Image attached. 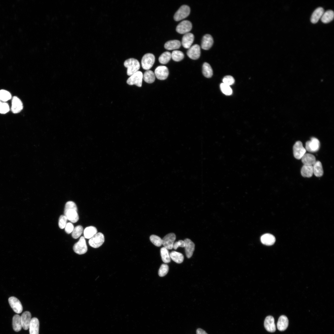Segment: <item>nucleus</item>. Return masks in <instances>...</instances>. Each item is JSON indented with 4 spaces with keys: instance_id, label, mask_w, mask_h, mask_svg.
Wrapping results in <instances>:
<instances>
[{
    "instance_id": "1",
    "label": "nucleus",
    "mask_w": 334,
    "mask_h": 334,
    "mask_svg": "<svg viewBox=\"0 0 334 334\" xmlns=\"http://www.w3.org/2000/svg\"><path fill=\"white\" fill-rule=\"evenodd\" d=\"M64 214L67 220L72 223H75L79 219L77 206L76 204L72 201H69L66 203Z\"/></svg>"
},
{
    "instance_id": "2",
    "label": "nucleus",
    "mask_w": 334,
    "mask_h": 334,
    "mask_svg": "<svg viewBox=\"0 0 334 334\" xmlns=\"http://www.w3.org/2000/svg\"><path fill=\"white\" fill-rule=\"evenodd\" d=\"M124 65L127 68V74L129 76H131L139 71L140 67L139 61L133 58L126 60L124 62Z\"/></svg>"
},
{
    "instance_id": "3",
    "label": "nucleus",
    "mask_w": 334,
    "mask_h": 334,
    "mask_svg": "<svg viewBox=\"0 0 334 334\" xmlns=\"http://www.w3.org/2000/svg\"><path fill=\"white\" fill-rule=\"evenodd\" d=\"M155 61L154 55L151 53H147L143 57L141 64L143 68L145 70H149L153 66Z\"/></svg>"
},
{
    "instance_id": "4",
    "label": "nucleus",
    "mask_w": 334,
    "mask_h": 334,
    "mask_svg": "<svg viewBox=\"0 0 334 334\" xmlns=\"http://www.w3.org/2000/svg\"><path fill=\"white\" fill-rule=\"evenodd\" d=\"M143 79V73L141 71H138L130 76L127 79L126 83L129 85H135L138 87H141Z\"/></svg>"
},
{
    "instance_id": "5",
    "label": "nucleus",
    "mask_w": 334,
    "mask_h": 334,
    "mask_svg": "<svg viewBox=\"0 0 334 334\" xmlns=\"http://www.w3.org/2000/svg\"><path fill=\"white\" fill-rule=\"evenodd\" d=\"M73 249L75 253L79 255L84 254L87 252V246L84 237H81L79 241L74 245Z\"/></svg>"
},
{
    "instance_id": "6",
    "label": "nucleus",
    "mask_w": 334,
    "mask_h": 334,
    "mask_svg": "<svg viewBox=\"0 0 334 334\" xmlns=\"http://www.w3.org/2000/svg\"><path fill=\"white\" fill-rule=\"evenodd\" d=\"M190 12V9L188 6L186 5H182L174 14V19L177 21H180L187 17Z\"/></svg>"
},
{
    "instance_id": "7",
    "label": "nucleus",
    "mask_w": 334,
    "mask_h": 334,
    "mask_svg": "<svg viewBox=\"0 0 334 334\" xmlns=\"http://www.w3.org/2000/svg\"><path fill=\"white\" fill-rule=\"evenodd\" d=\"M105 241L104 235L101 233H97L88 241L89 245L94 248H97L101 246Z\"/></svg>"
},
{
    "instance_id": "8",
    "label": "nucleus",
    "mask_w": 334,
    "mask_h": 334,
    "mask_svg": "<svg viewBox=\"0 0 334 334\" xmlns=\"http://www.w3.org/2000/svg\"><path fill=\"white\" fill-rule=\"evenodd\" d=\"M293 152L294 157L299 160L301 159L306 153V150L303 147L302 142L298 141L296 142L293 146Z\"/></svg>"
},
{
    "instance_id": "9",
    "label": "nucleus",
    "mask_w": 334,
    "mask_h": 334,
    "mask_svg": "<svg viewBox=\"0 0 334 334\" xmlns=\"http://www.w3.org/2000/svg\"><path fill=\"white\" fill-rule=\"evenodd\" d=\"M320 143L319 140L315 137H312L310 140L306 143L305 149L306 151L314 152L318 151L319 148Z\"/></svg>"
},
{
    "instance_id": "10",
    "label": "nucleus",
    "mask_w": 334,
    "mask_h": 334,
    "mask_svg": "<svg viewBox=\"0 0 334 334\" xmlns=\"http://www.w3.org/2000/svg\"><path fill=\"white\" fill-rule=\"evenodd\" d=\"M192 24L189 20H184L179 23L176 28V31L180 34H186L188 33L191 29Z\"/></svg>"
},
{
    "instance_id": "11",
    "label": "nucleus",
    "mask_w": 334,
    "mask_h": 334,
    "mask_svg": "<svg viewBox=\"0 0 334 334\" xmlns=\"http://www.w3.org/2000/svg\"><path fill=\"white\" fill-rule=\"evenodd\" d=\"M176 238L175 234L170 233L166 235L162 239V245L168 250L172 249Z\"/></svg>"
},
{
    "instance_id": "12",
    "label": "nucleus",
    "mask_w": 334,
    "mask_h": 334,
    "mask_svg": "<svg viewBox=\"0 0 334 334\" xmlns=\"http://www.w3.org/2000/svg\"><path fill=\"white\" fill-rule=\"evenodd\" d=\"M154 74L157 79L164 80L166 79L168 77L169 74V70L166 66H160L156 68Z\"/></svg>"
},
{
    "instance_id": "13",
    "label": "nucleus",
    "mask_w": 334,
    "mask_h": 334,
    "mask_svg": "<svg viewBox=\"0 0 334 334\" xmlns=\"http://www.w3.org/2000/svg\"><path fill=\"white\" fill-rule=\"evenodd\" d=\"M200 48L199 45L195 44L191 46L187 51V54L190 58L193 60L198 59L200 55Z\"/></svg>"
},
{
    "instance_id": "14",
    "label": "nucleus",
    "mask_w": 334,
    "mask_h": 334,
    "mask_svg": "<svg viewBox=\"0 0 334 334\" xmlns=\"http://www.w3.org/2000/svg\"><path fill=\"white\" fill-rule=\"evenodd\" d=\"M8 302L10 306L15 312L19 314L22 312V306L18 299L14 297H11L9 298Z\"/></svg>"
},
{
    "instance_id": "15",
    "label": "nucleus",
    "mask_w": 334,
    "mask_h": 334,
    "mask_svg": "<svg viewBox=\"0 0 334 334\" xmlns=\"http://www.w3.org/2000/svg\"><path fill=\"white\" fill-rule=\"evenodd\" d=\"M11 110L14 113L20 112L23 109V104L20 100L18 97L14 96L12 100Z\"/></svg>"
},
{
    "instance_id": "16",
    "label": "nucleus",
    "mask_w": 334,
    "mask_h": 334,
    "mask_svg": "<svg viewBox=\"0 0 334 334\" xmlns=\"http://www.w3.org/2000/svg\"><path fill=\"white\" fill-rule=\"evenodd\" d=\"M22 327L25 330H28L29 328L31 320V315L28 311L23 313L20 316Z\"/></svg>"
},
{
    "instance_id": "17",
    "label": "nucleus",
    "mask_w": 334,
    "mask_h": 334,
    "mask_svg": "<svg viewBox=\"0 0 334 334\" xmlns=\"http://www.w3.org/2000/svg\"><path fill=\"white\" fill-rule=\"evenodd\" d=\"M264 326L268 332H273L275 331L276 328L274 323V319L272 316H268L265 318L264 321Z\"/></svg>"
},
{
    "instance_id": "18",
    "label": "nucleus",
    "mask_w": 334,
    "mask_h": 334,
    "mask_svg": "<svg viewBox=\"0 0 334 334\" xmlns=\"http://www.w3.org/2000/svg\"><path fill=\"white\" fill-rule=\"evenodd\" d=\"M194 39V35L192 33L188 32L185 34L182 39V44L185 48L189 49L193 43Z\"/></svg>"
},
{
    "instance_id": "19",
    "label": "nucleus",
    "mask_w": 334,
    "mask_h": 334,
    "mask_svg": "<svg viewBox=\"0 0 334 334\" xmlns=\"http://www.w3.org/2000/svg\"><path fill=\"white\" fill-rule=\"evenodd\" d=\"M213 43V40L212 36L210 34L204 35L202 39L201 46L202 49L207 50L210 49Z\"/></svg>"
},
{
    "instance_id": "20",
    "label": "nucleus",
    "mask_w": 334,
    "mask_h": 334,
    "mask_svg": "<svg viewBox=\"0 0 334 334\" xmlns=\"http://www.w3.org/2000/svg\"><path fill=\"white\" fill-rule=\"evenodd\" d=\"M184 241L185 244L184 247L186 255L187 258H190L192 256L195 250V244L189 238H186Z\"/></svg>"
},
{
    "instance_id": "21",
    "label": "nucleus",
    "mask_w": 334,
    "mask_h": 334,
    "mask_svg": "<svg viewBox=\"0 0 334 334\" xmlns=\"http://www.w3.org/2000/svg\"><path fill=\"white\" fill-rule=\"evenodd\" d=\"M39 323L37 318L34 317L31 319L29 326L30 334H39Z\"/></svg>"
},
{
    "instance_id": "22",
    "label": "nucleus",
    "mask_w": 334,
    "mask_h": 334,
    "mask_svg": "<svg viewBox=\"0 0 334 334\" xmlns=\"http://www.w3.org/2000/svg\"><path fill=\"white\" fill-rule=\"evenodd\" d=\"M289 321L287 317L284 315L280 316L279 318L277 323V328L278 330L283 331L288 327Z\"/></svg>"
},
{
    "instance_id": "23",
    "label": "nucleus",
    "mask_w": 334,
    "mask_h": 334,
    "mask_svg": "<svg viewBox=\"0 0 334 334\" xmlns=\"http://www.w3.org/2000/svg\"><path fill=\"white\" fill-rule=\"evenodd\" d=\"M260 240L263 244L267 246L273 245L276 241L275 237L270 233H266L262 235Z\"/></svg>"
},
{
    "instance_id": "24",
    "label": "nucleus",
    "mask_w": 334,
    "mask_h": 334,
    "mask_svg": "<svg viewBox=\"0 0 334 334\" xmlns=\"http://www.w3.org/2000/svg\"><path fill=\"white\" fill-rule=\"evenodd\" d=\"M324 12L323 9L322 7L316 8L313 12L310 18L311 22L313 24L317 23L321 19Z\"/></svg>"
},
{
    "instance_id": "25",
    "label": "nucleus",
    "mask_w": 334,
    "mask_h": 334,
    "mask_svg": "<svg viewBox=\"0 0 334 334\" xmlns=\"http://www.w3.org/2000/svg\"><path fill=\"white\" fill-rule=\"evenodd\" d=\"M301 159L304 165H313L316 161L315 156L309 153H306Z\"/></svg>"
},
{
    "instance_id": "26",
    "label": "nucleus",
    "mask_w": 334,
    "mask_h": 334,
    "mask_svg": "<svg viewBox=\"0 0 334 334\" xmlns=\"http://www.w3.org/2000/svg\"><path fill=\"white\" fill-rule=\"evenodd\" d=\"M181 45L180 41L175 40H170L166 42L164 45V47L166 49L172 50L179 49Z\"/></svg>"
},
{
    "instance_id": "27",
    "label": "nucleus",
    "mask_w": 334,
    "mask_h": 334,
    "mask_svg": "<svg viewBox=\"0 0 334 334\" xmlns=\"http://www.w3.org/2000/svg\"><path fill=\"white\" fill-rule=\"evenodd\" d=\"M312 166L314 175L317 177H321L323 174V171L321 162L319 161H316Z\"/></svg>"
},
{
    "instance_id": "28",
    "label": "nucleus",
    "mask_w": 334,
    "mask_h": 334,
    "mask_svg": "<svg viewBox=\"0 0 334 334\" xmlns=\"http://www.w3.org/2000/svg\"><path fill=\"white\" fill-rule=\"evenodd\" d=\"M301 173L304 177H311L313 174L312 165H304L301 168Z\"/></svg>"
},
{
    "instance_id": "29",
    "label": "nucleus",
    "mask_w": 334,
    "mask_h": 334,
    "mask_svg": "<svg viewBox=\"0 0 334 334\" xmlns=\"http://www.w3.org/2000/svg\"><path fill=\"white\" fill-rule=\"evenodd\" d=\"M334 17L333 11L331 10H328L324 12L320 19L323 23L327 24L332 21Z\"/></svg>"
},
{
    "instance_id": "30",
    "label": "nucleus",
    "mask_w": 334,
    "mask_h": 334,
    "mask_svg": "<svg viewBox=\"0 0 334 334\" xmlns=\"http://www.w3.org/2000/svg\"><path fill=\"white\" fill-rule=\"evenodd\" d=\"M12 326L13 330L16 332H18L21 330L22 326L20 316L19 315L16 314L13 316L12 318Z\"/></svg>"
},
{
    "instance_id": "31",
    "label": "nucleus",
    "mask_w": 334,
    "mask_h": 334,
    "mask_svg": "<svg viewBox=\"0 0 334 334\" xmlns=\"http://www.w3.org/2000/svg\"><path fill=\"white\" fill-rule=\"evenodd\" d=\"M96 228L93 226H89L86 227L84 231V238L90 239L97 233Z\"/></svg>"
},
{
    "instance_id": "32",
    "label": "nucleus",
    "mask_w": 334,
    "mask_h": 334,
    "mask_svg": "<svg viewBox=\"0 0 334 334\" xmlns=\"http://www.w3.org/2000/svg\"><path fill=\"white\" fill-rule=\"evenodd\" d=\"M143 79L147 83L151 84L153 83L155 79L154 73L152 71L148 70L143 75Z\"/></svg>"
},
{
    "instance_id": "33",
    "label": "nucleus",
    "mask_w": 334,
    "mask_h": 334,
    "mask_svg": "<svg viewBox=\"0 0 334 334\" xmlns=\"http://www.w3.org/2000/svg\"><path fill=\"white\" fill-rule=\"evenodd\" d=\"M170 258L176 263H180L184 260V256L182 253L176 251H172L170 254Z\"/></svg>"
},
{
    "instance_id": "34",
    "label": "nucleus",
    "mask_w": 334,
    "mask_h": 334,
    "mask_svg": "<svg viewBox=\"0 0 334 334\" xmlns=\"http://www.w3.org/2000/svg\"><path fill=\"white\" fill-rule=\"evenodd\" d=\"M202 73L204 76L206 78H210L213 75L212 69L209 63L204 62L203 65Z\"/></svg>"
},
{
    "instance_id": "35",
    "label": "nucleus",
    "mask_w": 334,
    "mask_h": 334,
    "mask_svg": "<svg viewBox=\"0 0 334 334\" xmlns=\"http://www.w3.org/2000/svg\"><path fill=\"white\" fill-rule=\"evenodd\" d=\"M160 253L162 260L164 263H168L170 262L171 258L168 249L163 247L161 248Z\"/></svg>"
},
{
    "instance_id": "36",
    "label": "nucleus",
    "mask_w": 334,
    "mask_h": 334,
    "mask_svg": "<svg viewBox=\"0 0 334 334\" xmlns=\"http://www.w3.org/2000/svg\"><path fill=\"white\" fill-rule=\"evenodd\" d=\"M171 58V54L169 52L166 51L163 53L159 58V62L162 64L167 63Z\"/></svg>"
},
{
    "instance_id": "37",
    "label": "nucleus",
    "mask_w": 334,
    "mask_h": 334,
    "mask_svg": "<svg viewBox=\"0 0 334 334\" xmlns=\"http://www.w3.org/2000/svg\"><path fill=\"white\" fill-rule=\"evenodd\" d=\"M171 55L172 59L176 62H179L182 60L184 56V54L182 52L177 50L173 51L171 54Z\"/></svg>"
},
{
    "instance_id": "38",
    "label": "nucleus",
    "mask_w": 334,
    "mask_h": 334,
    "mask_svg": "<svg viewBox=\"0 0 334 334\" xmlns=\"http://www.w3.org/2000/svg\"><path fill=\"white\" fill-rule=\"evenodd\" d=\"M83 230V227L80 225H78L74 228L72 231L71 235L72 237L75 239L79 238L82 234Z\"/></svg>"
},
{
    "instance_id": "39",
    "label": "nucleus",
    "mask_w": 334,
    "mask_h": 334,
    "mask_svg": "<svg viewBox=\"0 0 334 334\" xmlns=\"http://www.w3.org/2000/svg\"><path fill=\"white\" fill-rule=\"evenodd\" d=\"M11 97V93L8 91L4 90H0V100L1 101H6L10 99Z\"/></svg>"
},
{
    "instance_id": "40",
    "label": "nucleus",
    "mask_w": 334,
    "mask_h": 334,
    "mask_svg": "<svg viewBox=\"0 0 334 334\" xmlns=\"http://www.w3.org/2000/svg\"><path fill=\"white\" fill-rule=\"evenodd\" d=\"M220 87L221 92L226 95L229 96L232 94V90L229 86L222 83L221 84Z\"/></svg>"
},
{
    "instance_id": "41",
    "label": "nucleus",
    "mask_w": 334,
    "mask_h": 334,
    "mask_svg": "<svg viewBox=\"0 0 334 334\" xmlns=\"http://www.w3.org/2000/svg\"><path fill=\"white\" fill-rule=\"evenodd\" d=\"M151 242L155 246H160L162 245V239L159 237L155 235H152L150 237Z\"/></svg>"
},
{
    "instance_id": "42",
    "label": "nucleus",
    "mask_w": 334,
    "mask_h": 334,
    "mask_svg": "<svg viewBox=\"0 0 334 334\" xmlns=\"http://www.w3.org/2000/svg\"><path fill=\"white\" fill-rule=\"evenodd\" d=\"M168 266L166 264H162L161 266L158 271V275L161 277L165 276L169 271Z\"/></svg>"
},
{
    "instance_id": "43",
    "label": "nucleus",
    "mask_w": 334,
    "mask_h": 334,
    "mask_svg": "<svg viewBox=\"0 0 334 334\" xmlns=\"http://www.w3.org/2000/svg\"><path fill=\"white\" fill-rule=\"evenodd\" d=\"M67 219L64 215H61L59 217L58 220V226L61 229L65 228L67 224Z\"/></svg>"
},
{
    "instance_id": "44",
    "label": "nucleus",
    "mask_w": 334,
    "mask_h": 334,
    "mask_svg": "<svg viewBox=\"0 0 334 334\" xmlns=\"http://www.w3.org/2000/svg\"><path fill=\"white\" fill-rule=\"evenodd\" d=\"M222 81L223 83L230 86L234 83L235 80L232 76L227 75L223 78Z\"/></svg>"
},
{
    "instance_id": "45",
    "label": "nucleus",
    "mask_w": 334,
    "mask_h": 334,
    "mask_svg": "<svg viewBox=\"0 0 334 334\" xmlns=\"http://www.w3.org/2000/svg\"><path fill=\"white\" fill-rule=\"evenodd\" d=\"M9 110L10 108L8 104L2 102L0 103V113L5 114L9 112Z\"/></svg>"
},
{
    "instance_id": "46",
    "label": "nucleus",
    "mask_w": 334,
    "mask_h": 334,
    "mask_svg": "<svg viewBox=\"0 0 334 334\" xmlns=\"http://www.w3.org/2000/svg\"><path fill=\"white\" fill-rule=\"evenodd\" d=\"M185 245V242L184 241L179 240L174 243L173 247L174 249L176 250L179 247H184Z\"/></svg>"
},
{
    "instance_id": "47",
    "label": "nucleus",
    "mask_w": 334,
    "mask_h": 334,
    "mask_svg": "<svg viewBox=\"0 0 334 334\" xmlns=\"http://www.w3.org/2000/svg\"><path fill=\"white\" fill-rule=\"evenodd\" d=\"M65 228V231L66 233L68 234H69L73 231L74 227L72 223L71 222H68L66 224Z\"/></svg>"
},
{
    "instance_id": "48",
    "label": "nucleus",
    "mask_w": 334,
    "mask_h": 334,
    "mask_svg": "<svg viewBox=\"0 0 334 334\" xmlns=\"http://www.w3.org/2000/svg\"><path fill=\"white\" fill-rule=\"evenodd\" d=\"M196 332V334H208L205 331L200 328L197 329Z\"/></svg>"
},
{
    "instance_id": "49",
    "label": "nucleus",
    "mask_w": 334,
    "mask_h": 334,
    "mask_svg": "<svg viewBox=\"0 0 334 334\" xmlns=\"http://www.w3.org/2000/svg\"><path fill=\"white\" fill-rule=\"evenodd\" d=\"M1 102H1V101L0 100V103H1Z\"/></svg>"
}]
</instances>
